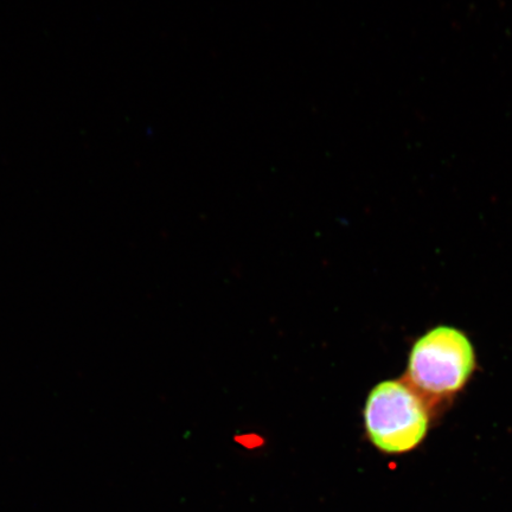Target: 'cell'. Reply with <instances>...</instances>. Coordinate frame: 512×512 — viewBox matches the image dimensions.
I'll return each mask as SVG.
<instances>
[{"mask_svg":"<svg viewBox=\"0 0 512 512\" xmlns=\"http://www.w3.org/2000/svg\"><path fill=\"white\" fill-rule=\"evenodd\" d=\"M475 369L470 338L453 326L441 325L414 343L405 381L432 407L463 390Z\"/></svg>","mask_w":512,"mask_h":512,"instance_id":"6da1fadb","label":"cell"},{"mask_svg":"<svg viewBox=\"0 0 512 512\" xmlns=\"http://www.w3.org/2000/svg\"><path fill=\"white\" fill-rule=\"evenodd\" d=\"M363 420L370 443L384 454L399 456L426 439L431 406L407 381L387 380L371 389Z\"/></svg>","mask_w":512,"mask_h":512,"instance_id":"7a4b0ae2","label":"cell"}]
</instances>
